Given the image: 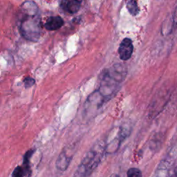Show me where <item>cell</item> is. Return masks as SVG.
Here are the masks:
<instances>
[{"mask_svg": "<svg viewBox=\"0 0 177 177\" xmlns=\"http://www.w3.org/2000/svg\"><path fill=\"white\" fill-rule=\"evenodd\" d=\"M126 75V68L120 64H115L110 69L104 70L100 74L99 87L87 98L86 109L94 107V105H96L97 109H99L111 99L118 92Z\"/></svg>", "mask_w": 177, "mask_h": 177, "instance_id": "1", "label": "cell"}, {"mask_svg": "<svg viewBox=\"0 0 177 177\" xmlns=\"http://www.w3.org/2000/svg\"><path fill=\"white\" fill-rule=\"evenodd\" d=\"M107 153L105 141H100L94 145L78 167L73 177H88L99 165Z\"/></svg>", "mask_w": 177, "mask_h": 177, "instance_id": "2", "label": "cell"}, {"mask_svg": "<svg viewBox=\"0 0 177 177\" xmlns=\"http://www.w3.org/2000/svg\"><path fill=\"white\" fill-rule=\"evenodd\" d=\"M41 22L37 15H26L20 24V32L26 40L31 42H37L40 38Z\"/></svg>", "mask_w": 177, "mask_h": 177, "instance_id": "3", "label": "cell"}, {"mask_svg": "<svg viewBox=\"0 0 177 177\" xmlns=\"http://www.w3.org/2000/svg\"><path fill=\"white\" fill-rule=\"evenodd\" d=\"M134 46L129 38H125L122 41L118 49V53L122 60H127L131 57Z\"/></svg>", "mask_w": 177, "mask_h": 177, "instance_id": "4", "label": "cell"}, {"mask_svg": "<svg viewBox=\"0 0 177 177\" xmlns=\"http://www.w3.org/2000/svg\"><path fill=\"white\" fill-rule=\"evenodd\" d=\"M68 150L69 149L66 148L61 152L56 161V168L61 171H65L67 169L71 160L73 158V156L69 152H68Z\"/></svg>", "mask_w": 177, "mask_h": 177, "instance_id": "5", "label": "cell"}, {"mask_svg": "<svg viewBox=\"0 0 177 177\" xmlns=\"http://www.w3.org/2000/svg\"><path fill=\"white\" fill-rule=\"evenodd\" d=\"M81 3L77 0H61L60 7L64 11L69 13H76L80 8Z\"/></svg>", "mask_w": 177, "mask_h": 177, "instance_id": "6", "label": "cell"}, {"mask_svg": "<svg viewBox=\"0 0 177 177\" xmlns=\"http://www.w3.org/2000/svg\"><path fill=\"white\" fill-rule=\"evenodd\" d=\"M64 24V20L60 16L50 17L47 19L44 27L48 30H56L61 28Z\"/></svg>", "mask_w": 177, "mask_h": 177, "instance_id": "7", "label": "cell"}, {"mask_svg": "<svg viewBox=\"0 0 177 177\" xmlns=\"http://www.w3.org/2000/svg\"><path fill=\"white\" fill-rule=\"evenodd\" d=\"M24 13L28 15H37L38 8H37L35 3L31 1H27L24 3L22 6Z\"/></svg>", "mask_w": 177, "mask_h": 177, "instance_id": "8", "label": "cell"}, {"mask_svg": "<svg viewBox=\"0 0 177 177\" xmlns=\"http://www.w3.org/2000/svg\"><path fill=\"white\" fill-rule=\"evenodd\" d=\"M34 150L30 149L26 153V154L24 156V160H23V167L24 168L27 176H30L31 174V170H30V160L31 158L32 155L33 154Z\"/></svg>", "mask_w": 177, "mask_h": 177, "instance_id": "9", "label": "cell"}, {"mask_svg": "<svg viewBox=\"0 0 177 177\" xmlns=\"http://www.w3.org/2000/svg\"><path fill=\"white\" fill-rule=\"evenodd\" d=\"M127 8L132 15H137L139 13V8L137 0H127Z\"/></svg>", "mask_w": 177, "mask_h": 177, "instance_id": "10", "label": "cell"}, {"mask_svg": "<svg viewBox=\"0 0 177 177\" xmlns=\"http://www.w3.org/2000/svg\"><path fill=\"white\" fill-rule=\"evenodd\" d=\"M27 174L23 166H18L13 170L11 177H24Z\"/></svg>", "mask_w": 177, "mask_h": 177, "instance_id": "11", "label": "cell"}, {"mask_svg": "<svg viewBox=\"0 0 177 177\" xmlns=\"http://www.w3.org/2000/svg\"><path fill=\"white\" fill-rule=\"evenodd\" d=\"M127 177H142V172L139 169L131 168L127 172Z\"/></svg>", "mask_w": 177, "mask_h": 177, "instance_id": "12", "label": "cell"}, {"mask_svg": "<svg viewBox=\"0 0 177 177\" xmlns=\"http://www.w3.org/2000/svg\"><path fill=\"white\" fill-rule=\"evenodd\" d=\"M24 86L26 88L31 87L33 85L35 84V80L32 78L27 77L24 80Z\"/></svg>", "mask_w": 177, "mask_h": 177, "instance_id": "13", "label": "cell"}, {"mask_svg": "<svg viewBox=\"0 0 177 177\" xmlns=\"http://www.w3.org/2000/svg\"><path fill=\"white\" fill-rule=\"evenodd\" d=\"M111 177H120V176H119L117 175V174H114V175H112Z\"/></svg>", "mask_w": 177, "mask_h": 177, "instance_id": "14", "label": "cell"}]
</instances>
